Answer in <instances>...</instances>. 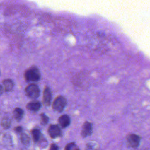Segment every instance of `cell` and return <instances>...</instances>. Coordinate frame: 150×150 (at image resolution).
Wrapping results in <instances>:
<instances>
[{
    "mask_svg": "<svg viewBox=\"0 0 150 150\" xmlns=\"http://www.w3.org/2000/svg\"><path fill=\"white\" fill-rule=\"evenodd\" d=\"M13 87V83L11 79H5L2 81V85L1 86V91L2 92L3 90L5 91H11Z\"/></svg>",
    "mask_w": 150,
    "mask_h": 150,
    "instance_id": "cell-8",
    "label": "cell"
},
{
    "mask_svg": "<svg viewBox=\"0 0 150 150\" xmlns=\"http://www.w3.org/2000/svg\"><path fill=\"white\" fill-rule=\"evenodd\" d=\"M40 120H41V122L43 124L45 125L46 124H47L48 122L49 118H48L47 116H46L45 114L43 113V114H40Z\"/></svg>",
    "mask_w": 150,
    "mask_h": 150,
    "instance_id": "cell-16",
    "label": "cell"
},
{
    "mask_svg": "<svg viewBox=\"0 0 150 150\" xmlns=\"http://www.w3.org/2000/svg\"><path fill=\"white\" fill-rule=\"evenodd\" d=\"M25 93L28 97L35 99L39 96L40 90L39 87L36 84H30L26 87Z\"/></svg>",
    "mask_w": 150,
    "mask_h": 150,
    "instance_id": "cell-2",
    "label": "cell"
},
{
    "mask_svg": "<svg viewBox=\"0 0 150 150\" xmlns=\"http://www.w3.org/2000/svg\"><path fill=\"white\" fill-rule=\"evenodd\" d=\"M93 125L90 122H85L82 127L81 135L83 137H86L88 135H90L92 132Z\"/></svg>",
    "mask_w": 150,
    "mask_h": 150,
    "instance_id": "cell-6",
    "label": "cell"
},
{
    "mask_svg": "<svg viewBox=\"0 0 150 150\" xmlns=\"http://www.w3.org/2000/svg\"><path fill=\"white\" fill-rule=\"evenodd\" d=\"M24 77L27 81H36L39 80L40 74L39 69L35 66H32L25 71Z\"/></svg>",
    "mask_w": 150,
    "mask_h": 150,
    "instance_id": "cell-1",
    "label": "cell"
},
{
    "mask_svg": "<svg viewBox=\"0 0 150 150\" xmlns=\"http://www.w3.org/2000/svg\"><path fill=\"white\" fill-rule=\"evenodd\" d=\"M14 130H15V131L16 132H17V133H20V132H22V128L21 127H20V126H18V127H15V128H14Z\"/></svg>",
    "mask_w": 150,
    "mask_h": 150,
    "instance_id": "cell-17",
    "label": "cell"
},
{
    "mask_svg": "<svg viewBox=\"0 0 150 150\" xmlns=\"http://www.w3.org/2000/svg\"><path fill=\"white\" fill-rule=\"evenodd\" d=\"M33 139V141L36 142H38L40 141H42V135L39 129H33L31 131Z\"/></svg>",
    "mask_w": 150,
    "mask_h": 150,
    "instance_id": "cell-11",
    "label": "cell"
},
{
    "mask_svg": "<svg viewBox=\"0 0 150 150\" xmlns=\"http://www.w3.org/2000/svg\"><path fill=\"white\" fill-rule=\"evenodd\" d=\"M1 125L5 129L8 128L11 125V120L8 117H4L1 121Z\"/></svg>",
    "mask_w": 150,
    "mask_h": 150,
    "instance_id": "cell-13",
    "label": "cell"
},
{
    "mask_svg": "<svg viewBox=\"0 0 150 150\" xmlns=\"http://www.w3.org/2000/svg\"><path fill=\"white\" fill-rule=\"evenodd\" d=\"M41 107V104L38 101H32L26 105V108L32 111H38Z\"/></svg>",
    "mask_w": 150,
    "mask_h": 150,
    "instance_id": "cell-9",
    "label": "cell"
},
{
    "mask_svg": "<svg viewBox=\"0 0 150 150\" xmlns=\"http://www.w3.org/2000/svg\"><path fill=\"white\" fill-rule=\"evenodd\" d=\"M48 133L52 138H55L60 135V129L58 125L52 124L49 127Z\"/></svg>",
    "mask_w": 150,
    "mask_h": 150,
    "instance_id": "cell-5",
    "label": "cell"
},
{
    "mask_svg": "<svg viewBox=\"0 0 150 150\" xmlns=\"http://www.w3.org/2000/svg\"><path fill=\"white\" fill-rule=\"evenodd\" d=\"M66 99L63 96H58L53 103L52 107L54 110L57 112H62L66 105Z\"/></svg>",
    "mask_w": 150,
    "mask_h": 150,
    "instance_id": "cell-3",
    "label": "cell"
},
{
    "mask_svg": "<svg viewBox=\"0 0 150 150\" xmlns=\"http://www.w3.org/2000/svg\"><path fill=\"white\" fill-rule=\"evenodd\" d=\"M59 123L60 125L63 128L66 127L69 125L70 123V117L66 114H64L62 116H60L59 118Z\"/></svg>",
    "mask_w": 150,
    "mask_h": 150,
    "instance_id": "cell-10",
    "label": "cell"
},
{
    "mask_svg": "<svg viewBox=\"0 0 150 150\" xmlns=\"http://www.w3.org/2000/svg\"><path fill=\"white\" fill-rule=\"evenodd\" d=\"M13 117L17 121H19L22 119L23 115V110L20 108H16L13 110Z\"/></svg>",
    "mask_w": 150,
    "mask_h": 150,
    "instance_id": "cell-12",
    "label": "cell"
},
{
    "mask_svg": "<svg viewBox=\"0 0 150 150\" xmlns=\"http://www.w3.org/2000/svg\"><path fill=\"white\" fill-rule=\"evenodd\" d=\"M21 140L23 144H27L29 142L30 139H29V137L26 134H22L21 135Z\"/></svg>",
    "mask_w": 150,
    "mask_h": 150,
    "instance_id": "cell-15",
    "label": "cell"
},
{
    "mask_svg": "<svg viewBox=\"0 0 150 150\" xmlns=\"http://www.w3.org/2000/svg\"><path fill=\"white\" fill-rule=\"evenodd\" d=\"M49 150H58V146L55 144L51 145Z\"/></svg>",
    "mask_w": 150,
    "mask_h": 150,
    "instance_id": "cell-18",
    "label": "cell"
},
{
    "mask_svg": "<svg viewBox=\"0 0 150 150\" xmlns=\"http://www.w3.org/2000/svg\"><path fill=\"white\" fill-rule=\"evenodd\" d=\"M65 150H80L79 147L74 142H70L66 145Z\"/></svg>",
    "mask_w": 150,
    "mask_h": 150,
    "instance_id": "cell-14",
    "label": "cell"
},
{
    "mask_svg": "<svg viewBox=\"0 0 150 150\" xmlns=\"http://www.w3.org/2000/svg\"><path fill=\"white\" fill-rule=\"evenodd\" d=\"M127 142L129 145L132 148H137L139 144L140 138L139 137L134 134H129L127 138Z\"/></svg>",
    "mask_w": 150,
    "mask_h": 150,
    "instance_id": "cell-4",
    "label": "cell"
},
{
    "mask_svg": "<svg viewBox=\"0 0 150 150\" xmlns=\"http://www.w3.org/2000/svg\"><path fill=\"white\" fill-rule=\"evenodd\" d=\"M52 99V94L50 88L48 87H45L43 91V104L49 106L50 104V101Z\"/></svg>",
    "mask_w": 150,
    "mask_h": 150,
    "instance_id": "cell-7",
    "label": "cell"
}]
</instances>
